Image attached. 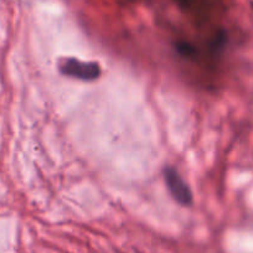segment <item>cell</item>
Instances as JSON below:
<instances>
[{
    "instance_id": "obj_1",
    "label": "cell",
    "mask_w": 253,
    "mask_h": 253,
    "mask_svg": "<svg viewBox=\"0 0 253 253\" xmlns=\"http://www.w3.org/2000/svg\"><path fill=\"white\" fill-rule=\"evenodd\" d=\"M61 74L81 81H94L101 76V66L97 62H84L76 58H65L60 62Z\"/></svg>"
},
{
    "instance_id": "obj_2",
    "label": "cell",
    "mask_w": 253,
    "mask_h": 253,
    "mask_svg": "<svg viewBox=\"0 0 253 253\" xmlns=\"http://www.w3.org/2000/svg\"><path fill=\"white\" fill-rule=\"evenodd\" d=\"M164 180L170 194L176 203L182 206H190L193 204V193L189 185L185 182L180 172L175 168L167 167L164 169Z\"/></svg>"
},
{
    "instance_id": "obj_3",
    "label": "cell",
    "mask_w": 253,
    "mask_h": 253,
    "mask_svg": "<svg viewBox=\"0 0 253 253\" xmlns=\"http://www.w3.org/2000/svg\"><path fill=\"white\" fill-rule=\"evenodd\" d=\"M175 48H176L177 52L181 56H184V57H194V56L196 55V52H198L195 46L190 45L189 42H185V41L177 42L176 45H175Z\"/></svg>"
}]
</instances>
